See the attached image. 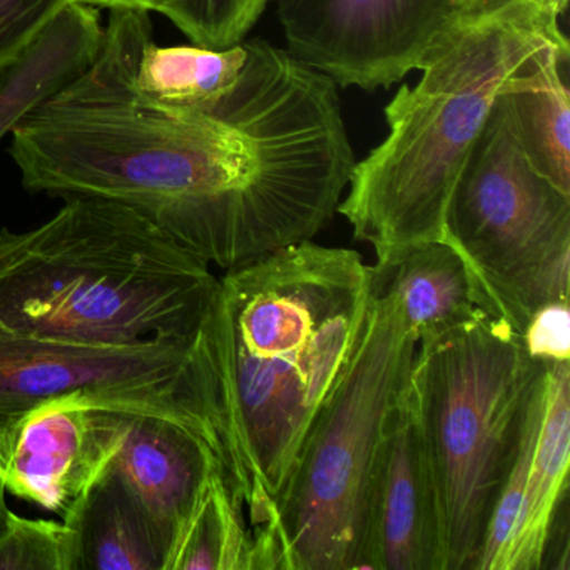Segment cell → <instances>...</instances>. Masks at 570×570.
Masks as SVG:
<instances>
[{
  "label": "cell",
  "mask_w": 570,
  "mask_h": 570,
  "mask_svg": "<svg viewBox=\"0 0 570 570\" xmlns=\"http://www.w3.org/2000/svg\"><path fill=\"white\" fill-rule=\"evenodd\" d=\"M373 289L375 266L360 253L313 239L218 278L193 366L213 453L252 535V570H273L283 497Z\"/></svg>",
  "instance_id": "cell-1"
},
{
  "label": "cell",
  "mask_w": 570,
  "mask_h": 570,
  "mask_svg": "<svg viewBox=\"0 0 570 570\" xmlns=\"http://www.w3.org/2000/svg\"><path fill=\"white\" fill-rule=\"evenodd\" d=\"M109 12L91 66L12 131L22 186L131 206L213 266L219 246V116L141 95L131 81L121 18L116 9Z\"/></svg>",
  "instance_id": "cell-2"
},
{
  "label": "cell",
  "mask_w": 570,
  "mask_h": 570,
  "mask_svg": "<svg viewBox=\"0 0 570 570\" xmlns=\"http://www.w3.org/2000/svg\"><path fill=\"white\" fill-rule=\"evenodd\" d=\"M569 48L559 18L517 0L475 21H462L386 105L389 136L350 176L336 212L376 266L412 246L449 242L446 209L495 99L556 49Z\"/></svg>",
  "instance_id": "cell-3"
},
{
  "label": "cell",
  "mask_w": 570,
  "mask_h": 570,
  "mask_svg": "<svg viewBox=\"0 0 570 570\" xmlns=\"http://www.w3.org/2000/svg\"><path fill=\"white\" fill-rule=\"evenodd\" d=\"M218 286L212 266L138 209L69 196L48 222L0 232V325L86 343L198 332Z\"/></svg>",
  "instance_id": "cell-4"
},
{
  "label": "cell",
  "mask_w": 570,
  "mask_h": 570,
  "mask_svg": "<svg viewBox=\"0 0 570 570\" xmlns=\"http://www.w3.org/2000/svg\"><path fill=\"white\" fill-rule=\"evenodd\" d=\"M547 366L487 309L416 342L409 395L440 523V570H473Z\"/></svg>",
  "instance_id": "cell-5"
},
{
  "label": "cell",
  "mask_w": 570,
  "mask_h": 570,
  "mask_svg": "<svg viewBox=\"0 0 570 570\" xmlns=\"http://www.w3.org/2000/svg\"><path fill=\"white\" fill-rule=\"evenodd\" d=\"M415 350L399 293L375 268L352 360L316 415L283 497L273 569L366 570L376 463Z\"/></svg>",
  "instance_id": "cell-6"
},
{
  "label": "cell",
  "mask_w": 570,
  "mask_h": 570,
  "mask_svg": "<svg viewBox=\"0 0 570 570\" xmlns=\"http://www.w3.org/2000/svg\"><path fill=\"white\" fill-rule=\"evenodd\" d=\"M446 238L469 262L487 312L517 332L539 306L569 299L570 195L530 165L507 89L453 189Z\"/></svg>",
  "instance_id": "cell-7"
},
{
  "label": "cell",
  "mask_w": 570,
  "mask_h": 570,
  "mask_svg": "<svg viewBox=\"0 0 570 570\" xmlns=\"http://www.w3.org/2000/svg\"><path fill=\"white\" fill-rule=\"evenodd\" d=\"M196 333L138 343H86L0 325V416L46 400L92 393L198 426L209 442L195 385Z\"/></svg>",
  "instance_id": "cell-8"
},
{
  "label": "cell",
  "mask_w": 570,
  "mask_h": 570,
  "mask_svg": "<svg viewBox=\"0 0 570 570\" xmlns=\"http://www.w3.org/2000/svg\"><path fill=\"white\" fill-rule=\"evenodd\" d=\"M286 51L342 88H392L462 22L460 0H275Z\"/></svg>",
  "instance_id": "cell-9"
},
{
  "label": "cell",
  "mask_w": 570,
  "mask_h": 570,
  "mask_svg": "<svg viewBox=\"0 0 570 570\" xmlns=\"http://www.w3.org/2000/svg\"><path fill=\"white\" fill-rule=\"evenodd\" d=\"M131 413L142 412L71 393L12 415L0 425V483L11 495L66 515L111 469Z\"/></svg>",
  "instance_id": "cell-10"
},
{
  "label": "cell",
  "mask_w": 570,
  "mask_h": 570,
  "mask_svg": "<svg viewBox=\"0 0 570 570\" xmlns=\"http://www.w3.org/2000/svg\"><path fill=\"white\" fill-rule=\"evenodd\" d=\"M366 570H440L435 490L406 383L376 463Z\"/></svg>",
  "instance_id": "cell-11"
},
{
  "label": "cell",
  "mask_w": 570,
  "mask_h": 570,
  "mask_svg": "<svg viewBox=\"0 0 570 570\" xmlns=\"http://www.w3.org/2000/svg\"><path fill=\"white\" fill-rule=\"evenodd\" d=\"M219 469L205 433L178 416L129 415L111 470L173 539L199 489Z\"/></svg>",
  "instance_id": "cell-12"
},
{
  "label": "cell",
  "mask_w": 570,
  "mask_h": 570,
  "mask_svg": "<svg viewBox=\"0 0 570 570\" xmlns=\"http://www.w3.org/2000/svg\"><path fill=\"white\" fill-rule=\"evenodd\" d=\"M569 465L570 363H557L547 365L542 412L502 570H542L560 509L567 502Z\"/></svg>",
  "instance_id": "cell-13"
},
{
  "label": "cell",
  "mask_w": 570,
  "mask_h": 570,
  "mask_svg": "<svg viewBox=\"0 0 570 570\" xmlns=\"http://www.w3.org/2000/svg\"><path fill=\"white\" fill-rule=\"evenodd\" d=\"M128 45L129 72L141 95L181 111L215 108L238 82L246 65L245 42L228 49L156 45L151 18L142 9H116Z\"/></svg>",
  "instance_id": "cell-14"
},
{
  "label": "cell",
  "mask_w": 570,
  "mask_h": 570,
  "mask_svg": "<svg viewBox=\"0 0 570 570\" xmlns=\"http://www.w3.org/2000/svg\"><path fill=\"white\" fill-rule=\"evenodd\" d=\"M102 32L98 9L71 2L0 71V141L91 66Z\"/></svg>",
  "instance_id": "cell-15"
},
{
  "label": "cell",
  "mask_w": 570,
  "mask_h": 570,
  "mask_svg": "<svg viewBox=\"0 0 570 570\" xmlns=\"http://www.w3.org/2000/svg\"><path fill=\"white\" fill-rule=\"evenodd\" d=\"M62 520L76 540V570H165L171 537L111 469Z\"/></svg>",
  "instance_id": "cell-16"
},
{
  "label": "cell",
  "mask_w": 570,
  "mask_h": 570,
  "mask_svg": "<svg viewBox=\"0 0 570 570\" xmlns=\"http://www.w3.org/2000/svg\"><path fill=\"white\" fill-rule=\"evenodd\" d=\"M375 268L399 293L416 342L449 332L485 309L469 262L450 242L412 246L392 265Z\"/></svg>",
  "instance_id": "cell-17"
},
{
  "label": "cell",
  "mask_w": 570,
  "mask_h": 570,
  "mask_svg": "<svg viewBox=\"0 0 570 570\" xmlns=\"http://www.w3.org/2000/svg\"><path fill=\"white\" fill-rule=\"evenodd\" d=\"M569 59V48L556 49L507 89L530 165L566 195H570Z\"/></svg>",
  "instance_id": "cell-18"
},
{
  "label": "cell",
  "mask_w": 570,
  "mask_h": 570,
  "mask_svg": "<svg viewBox=\"0 0 570 570\" xmlns=\"http://www.w3.org/2000/svg\"><path fill=\"white\" fill-rule=\"evenodd\" d=\"M245 515L215 469L173 533L165 570H252Z\"/></svg>",
  "instance_id": "cell-19"
},
{
  "label": "cell",
  "mask_w": 570,
  "mask_h": 570,
  "mask_svg": "<svg viewBox=\"0 0 570 570\" xmlns=\"http://www.w3.org/2000/svg\"><path fill=\"white\" fill-rule=\"evenodd\" d=\"M0 570H76V540L61 520L0 517Z\"/></svg>",
  "instance_id": "cell-20"
},
{
  "label": "cell",
  "mask_w": 570,
  "mask_h": 570,
  "mask_svg": "<svg viewBox=\"0 0 570 570\" xmlns=\"http://www.w3.org/2000/svg\"><path fill=\"white\" fill-rule=\"evenodd\" d=\"M272 0H175L159 14L196 46L228 49L242 45Z\"/></svg>",
  "instance_id": "cell-21"
},
{
  "label": "cell",
  "mask_w": 570,
  "mask_h": 570,
  "mask_svg": "<svg viewBox=\"0 0 570 570\" xmlns=\"http://www.w3.org/2000/svg\"><path fill=\"white\" fill-rule=\"evenodd\" d=\"M72 0H0V71L11 65Z\"/></svg>",
  "instance_id": "cell-22"
},
{
  "label": "cell",
  "mask_w": 570,
  "mask_h": 570,
  "mask_svg": "<svg viewBox=\"0 0 570 570\" xmlns=\"http://www.w3.org/2000/svg\"><path fill=\"white\" fill-rule=\"evenodd\" d=\"M520 340L527 355L542 365L570 363L569 299L539 306L527 320Z\"/></svg>",
  "instance_id": "cell-23"
},
{
  "label": "cell",
  "mask_w": 570,
  "mask_h": 570,
  "mask_svg": "<svg viewBox=\"0 0 570 570\" xmlns=\"http://www.w3.org/2000/svg\"><path fill=\"white\" fill-rule=\"evenodd\" d=\"M72 2H81V4L92 6V8L109 9H142L148 12H161L166 6L171 4L175 0H72Z\"/></svg>",
  "instance_id": "cell-24"
},
{
  "label": "cell",
  "mask_w": 570,
  "mask_h": 570,
  "mask_svg": "<svg viewBox=\"0 0 570 570\" xmlns=\"http://www.w3.org/2000/svg\"><path fill=\"white\" fill-rule=\"evenodd\" d=\"M460 2H462V21H475L509 8L517 0H460Z\"/></svg>",
  "instance_id": "cell-25"
},
{
  "label": "cell",
  "mask_w": 570,
  "mask_h": 570,
  "mask_svg": "<svg viewBox=\"0 0 570 570\" xmlns=\"http://www.w3.org/2000/svg\"><path fill=\"white\" fill-rule=\"evenodd\" d=\"M530 2H533L542 11L556 16V18H560L566 12L567 4H569V0H530Z\"/></svg>",
  "instance_id": "cell-26"
}]
</instances>
